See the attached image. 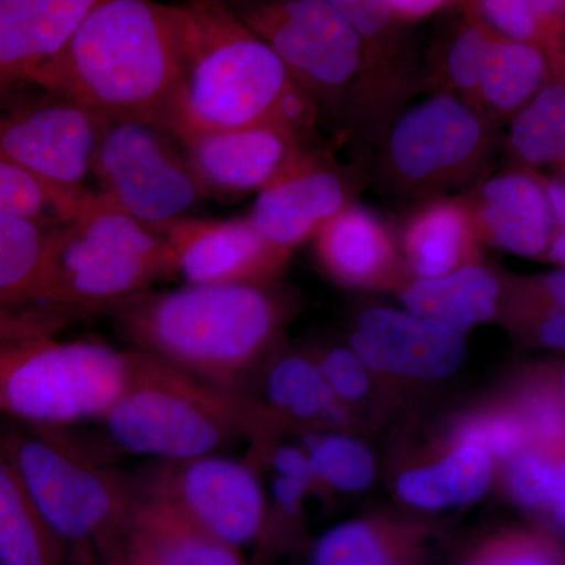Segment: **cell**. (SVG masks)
Returning <instances> with one entry per match:
<instances>
[{
  "mask_svg": "<svg viewBox=\"0 0 565 565\" xmlns=\"http://www.w3.org/2000/svg\"><path fill=\"white\" fill-rule=\"evenodd\" d=\"M297 308L296 296L274 281L150 289L107 310L136 351L236 394L277 351Z\"/></svg>",
  "mask_w": 565,
  "mask_h": 565,
  "instance_id": "cell-1",
  "label": "cell"
},
{
  "mask_svg": "<svg viewBox=\"0 0 565 565\" xmlns=\"http://www.w3.org/2000/svg\"><path fill=\"white\" fill-rule=\"evenodd\" d=\"M32 82L104 120L169 129L182 81L178 6L96 0Z\"/></svg>",
  "mask_w": 565,
  "mask_h": 565,
  "instance_id": "cell-2",
  "label": "cell"
},
{
  "mask_svg": "<svg viewBox=\"0 0 565 565\" xmlns=\"http://www.w3.org/2000/svg\"><path fill=\"white\" fill-rule=\"evenodd\" d=\"M178 10L182 81L169 126L173 136L278 126L316 140L318 106L230 3L193 0Z\"/></svg>",
  "mask_w": 565,
  "mask_h": 565,
  "instance_id": "cell-3",
  "label": "cell"
},
{
  "mask_svg": "<svg viewBox=\"0 0 565 565\" xmlns=\"http://www.w3.org/2000/svg\"><path fill=\"white\" fill-rule=\"evenodd\" d=\"M132 351L128 384L99 418L111 444L126 455L184 462L211 456L241 435L262 444L285 427L262 403Z\"/></svg>",
  "mask_w": 565,
  "mask_h": 565,
  "instance_id": "cell-4",
  "label": "cell"
},
{
  "mask_svg": "<svg viewBox=\"0 0 565 565\" xmlns=\"http://www.w3.org/2000/svg\"><path fill=\"white\" fill-rule=\"evenodd\" d=\"M172 278L173 253L162 234L103 193H82L68 221L47 233L44 305L81 313L107 310Z\"/></svg>",
  "mask_w": 565,
  "mask_h": 565,
  "instance_id": "cell-5",
  "label": "cell"
},
{
  "mask_svg": "<svg viewBox=\"0 0 565 565\" xmlns=\"http://www.w3.org/2000/svg\"><path fill=\"white\" fill-rule=\"evenodd\" d=\"M0 452L29 500L63 545L110 555L136 492L121 476L52 427L17 424L0 435Z\"/></svg>",
  "mask_w": 565,
  "mask_h": 565,
  "instance_id": "cell-6",
  "label": "cell"
},
{
  "mask_svg": "<svg viewBox=\"0 0 565 565\" xmlns=\"http://www.w3.org/2000/svg\"><path fill=\"white\" fill-rule=\"evenodd\" d=\"M504 134L451 93H433L393 121L379 147L377 178L401 199L456 196L493 173Z\"/></svg>",
  "mask_w": 565,
  "mask_h": 565,
  "instance_id": "cell-7",
  "label": "cell"
},
{
  "mask_svg": "<svg viewBox=\"0 0 565 565\" xmlns=\"http://www.w3.org/2000/svg\"><path fill=\"white\" fill-rule=\"evenodd\" d=\"M132 349L95 340L33 338L0 345V414L36 427L99 419L117 401Z\"/></svg>",
  "mask_w": 565,
  "mask_h": 565,
  "instance_id": "cell-8",
  "label": "cell"
},
{
  "mask_svg": "<svg viewBox=\"0 0 565 565\" xmlns=\"http://www.w3.org/2000/svg\"><path fill=\"white\" fill-rule=\"evenodd\" d=\"M234 14L277 54L322 118L349 131L360 39L334 0H247Z\"/></svg>",
  "mask_w": 565,
  "mask_h": 565,
  "instance_id": "cell-9",
  "label": "cell"
},
{
  "mask_svg": "<svg viewBox=\"0 0 565 565\" xmlns=\"http://www.w3.org/2000/svg\"><path fill=\"white\" fill-rule=\"evenodd\" d=\"M90 177L115 206L158 233L191 217L206 196L173 134L151 122L103 118Z\"/></svg>",
  "mask_w": 565,
  "mask_h": 565,
  "instance_id": "cell-10",
  "label": "cell"
},
{
  "mask_svg": "<svg viewBox=\"0 0 565 565\" xmlns=\"http://www.w3.org/2000/svg\"><path fill=\"white\" fill-rule=\"evenodd\" d=\"M103 118L32 81L0 90V162L81 196Z\"/></svg>",
  "mask_w": 565,
  "mask_h": 565,
  "instance_id": "cell-11",
  "label": "cell"
},
{
  "mask_svg": "<svg viewBox=\"0 0 565 565\" xmlns=\"http://www.w3.org/2000/svg\"><path fill=\"white\" fill-rule=\"evenodd\" d=\"M360 39V71L349 131L379 145L426 87V63L414 28L392 20L384 0H334Z\"/></svg>",
  "mask_w": 565,
  "mask_h": 565,
  "instance_id": "cell-12",
  "label": "cell"
},
{
  "mask_svg": "<svg viewBox=\"0 0 565 565\" xmlns=\"http://www.w3.org/2000/svg\"><path fill=\"white\" fill-rule=\"evenodd\" d=\"M145 492L158 494L196 526L225 544H250L267 520L266 498L248 465L204 456L161 462L148 475Z\"/></svg>",
  "mask_w": 565,
  "mask_h": 565,
  "instance_id": "cell-13",
  "label": "cell"
},
{
  "mask_svg": "<svg viewBox=\"0 0 565 565\" xmlns=\"http://www.w3.org/2000/svg\"><path fill=\"white\" fill-rule=\"evenodd\" d=\"M364 182L360 167L344 166L315 145L256 195L247 218L274 247L292 256L323 223L356 202Z\"/></svg>",
  "mask_w": 565,
  "mask_h": 565,
  "instance_id": "cell-14",
  "label": "cell"
},
{
  "mask_svg": "<svg viewBox=\"0 0 565 565\" xmlns=\"http://www.w3.org/2000/svg\"><path fill=\"white\" fill-rule=\"evenodd\" d=\"M174 139L203 192L218 199L258 195L316 145L278 126L184 132Z\"/></svg>",
  "mask_w": 565,
  "mask_h": 565,
  "instance_id": "cell-15",
  "label": "cell"
},
{
  "mask_svg": "<svg viewBox=\"0 0 565 565\" xmlns=\"http://www.w3.org/2000/svg\"><path fill=\"white\" fill-rule=\"evenodd\" d=\"M185 285H263L280 280L292 256L278 250L247 217H188L161 232Z\"/></svg>",
  "mask_w": 565,
  "mask_h": 565,
  "instance_id": "cell-16",
  "label": "cell"
},
{
  "mask_svg": "<svg viewBox=\"0 0 565 565\" xmlns=\"http://www.w3.org/2000/svg\"><path fill=\"white\" fill-rule=\"evenodd\" d=\"M349 348L373 374L399 381H444L467 360L465 338L407 310L371 307L360 311Z\"/></svg>",
  "mask_w": 565,
  "mask_h": 565,
  "instance_id": "cell-17",
  "label": "cell"
},
{
  "mask_svg": "<svg viewBox=\"0 0 565 565\" xmlns=\"http://www.w3.org/2000/svg\"><path fill=\"white\" fill-rule=\"evenodd\" d=\"M456 199L481 247L542 262L556 226L541 185L527 170L509 167Z\"/></svg>",
  "mask_w": 565,
  "mask_h": 565,
  "instance_id": "cell-18",
  "label": "cell"
},
{
  "mask_svg": "<svg viewBox=\"0 0 565 565\" xmlns=\"http://www.w3.org/2000/svg\"><path fill=\"white\" fill-rule=\"evenodd\" d=\"M311 243L323 273L345 288L397 294L414 280L394 233L363 204L351 203L338 212Z\"/></svg>",
  "mask_w": 565,
  "mask_h": 565,
  "instance_id": "cell-19",
  "label": "cell"
},
{
  "mask_svg": "<svg viewBox=\"0 0 565 565\" xmlns=\"http://www.w3.org/2000/svg\"><path fill=\"white\" fill-rule=\"evenodd\" d=\"M96 0H0V90L31 81Z\"/></svg>",
  "mask_w": 565,
  "mask_h": 565,
  "instance_id": "cell-20",
  "label": "cell"
},
{
  "mask_svg": "<svg viewBox=\"0 0 565 565\" xmlns=\"http://www.w3.org/2000/svg\"><path fill=\"white\" fill-rule=\"evenodd\" d=\"M115 553L161 565H247L234 546L218 541L150 492L136 493Z\"/></svg>",
  "mask_w": 565,
  "mask_h": 565,
  "instance_id": "cell-21",
  "label": "cell"
},
{
  "mask_svg": "<svg viewBox=\"0 0 565 565\" xmlns=\"http://www.w3.org/2000/svg\"><path fill=\"white\" fill-rule=\"evenodd\" d=\"M511 274L489 262L433 280L414 278L396 294L404 310L460 334L500 321Z\"/></svg>",
  "mask_w": 565,
  "mask_h": 565,
  "instance_id": "cell-22",
  "label": "cell"
},
{
  "mask_svg": "<svg viewBox=\"0 0 565 565\" xmlns=\"http://www.w3.org/2000/svg\"><path fill=\"white\" fill-rule=\"evenodd\" d=\"M394 237L408 270L422 280L446 277L486 259L456 196L418 203Z\"/></svg>",
  "mask_w": 565,
  "mask_h": 565,
  "instance_id": "cell-23",
  "label": "cell"
},
{
  "mask_svg": "<svg viewBox=\"0 0 565 565\" xmlns=\"http://www.w3.org/2000/svg\"><path fill=\"white\" fill-rule=\"evenodd\" d=\"M497 475L492 457L473 446H452L433 463L408 468L397 476L401 501L424 511L475 503L489 492Z\"/></svg>",
  "mask_w": 565,
  "mask_h": 565,
  "instance_id": "cell-24",
  "label": "cell"
},
{
  "mask_svg": "<svg viewBox=\"0 0 565 565\" xmlns=\"http://www.w3.org/2000/svg\"><path fill=\"white\" fill-rule=\"evenodd\" d=\"M552 76L548 62L537 47L498 35L482 71L473 109L503 129Z\"/></svg>",
  "mask_w": 565,
  "mask_h": 565,
  "instance_id": "cell-25",
  "label": "cell"
},
{
  "mask_svg": "<svg viewBox=\"0 0 565 565\" xmlns=\"http://www.w3.org/2000/svg\"><path fill=\"white\" fill-rule=\"evenodd\" d=\"M503 151L509 167L565 170V77H550L541 92L509 122Z\"/></svg>",
  "mask_w": 565,
  "mask_h": 565,
  "instance_id": "cell-26",
  "label": "cell"
},
{
  "mask_svg": "<svg viewBox=\"0 0 565 565\" xmlns=\"http://www.w3.org/2000/svg\"><path fill=\"white\" fill-rule=\"evenodd\" d=\"M437 57L427 58L424 92L451 93L473 107L490 47L498 33L479 14L475 2H463Z\"/></svg>",
  "mask_w": 565,
  "mask_h": 565,
  "instance_id": "cell-27",
  "label": "cell"
},
{
  "mask_svg": "<svg viewBox=\"0 0 565 565\" xmlns=\"http://www.w3.org/2000/svg\"><path fill=\"white\" fill-rule=\"evenodd\" d=\"M63 548L0 452V565H62Z\"/></svg>",
  "mask_w": 565,
  "mask_h": 565,
  "instance_id": "cell-28",
  "label": "cell"
},
{
  "mask_svg": "<svg viewBox=\"0 0 565 565\" xmlns=\"http://www.w3.org/2000/svg\"><path fill=\"white\" fill-rule=\"evenodd\" d=\"M266 407L282 424L310 423L332 414L337 397L322 381L313 353L275 351L267 360Z\"/></svg>",
  "mask_w": 565,
  "mask_h": 565,
  "instance_id": "cell-29",
  "label": "cell"
},
{
  "mask_svg": "<svg viewBox=\"0 0 565 565\" xmlns=\"http://www.w3.org/2000/svg\"><path fill=\"white\" fill-rule=\"evenodd\" d=\"M51 226L0 212V302L44 305Z\"/></svg>",
  "mask_w": 565,
  "mask_h": 565,
  "instance_id": "cell-30",
  "label": "cell"
},
{
  "mask_svg": "<svg viewBox=\"0 0 565 565\" xmlns=\"http://www.w3.org/2000/svg\"><path fill=\"white\" fill-rule=\"evenodd\" d=\"M479 14L498 35L537 47L553 76L565 77V2L563 0H479Z\"/></svg>",
  "mask_w": 565,
  "mask_h": 565,
  "instance_id": "cell-31",
  "label": "cell"
},
{
  "mask_svg": "<svg viewBox=\"0 0 565 565\" xmlns=\"http://www.w3.org/2000/svg\"><path fill=\"white\" fill-rule=\"evenodd\" d=\"M564 455L527 446L505 460V487L516 503L530 511L544 512L556 526L564 527Z\"/></svg>",
  "mask_w": 565,
  "mask_h": 565,
  "instance_id": "cell-32",
  "label": "cell"
},
{
  "mask_svg": "<svg viewBox=\"0 0 565 565\" xmlns=\"http://www.w3.org/2000/svg\"><path fill=\"white\" fill-rule=\"evenodd\" d=\"M449 444L473 446L492 457L494 463H504L533 445V438L522 416L504 403L462 416L451 427Z\"/></svg>",
  "mask_w": 565,
  "mask_h": 565,
  "instance_id": "cell-33",
  "label": "cell"
},
{
  "mask_svg": "<svg viewBox=\"0 0 565 565\" xmlns=\"http://www.w3.org/2000/svg\"><path fill=\"white\" fill-rule=\"evenodd\" d=\"M307 457L315 486L356 493L367 489L374 481V456L366 446L351 437H322L316 441Z\"/></svg>",
  "mask_w": 565,
  "mask_h": 565,
  "instance_id": "cell-34",
  "label": "cell"
},
{
  "mask_svg": "<svg viewBox=\"0 0 565 565\" xmlns=\"http://www.w3.org/2000/svg\"><path fill=\"white\" fill-rule=\"evenodd\" d=\"M77 200L79 196L47 188L17 167L0 162V212L55 226L68 221Z\"/></svg>",
  "mask_w": 565,
  "mask_h": 565,
  "instance_id": "cell-35",
  "label": "cell"
},
{
  "mask_svg": "<svg viewBox=\"0 0 565 565\" xmlns=\"http://www.w3.org/2000/svg\"><path fill=\"white\" fill-rule=\"evenodd\" d=\"M465 565H563V556L545 534L505 530L476 546Z\"/></svg>",
  "mask_w": 565,
  "mask_h": 565,
  "instance_id": "cell-36",
  "label": "cell"
},
{
  "mask_svg": "<svg viewBox=\"0 0 565 565\" xmlns=\"http://www.w3.org/2000/svg\"><path fill=\"white\" fill-rule=\"evenodd\" d=\"M81 311L52 305H10L0 302V345L33 340V338L55 337Z\"/></svg>",
  "mask_w": 565,
  "mask_h": 565,
  "instance_id": "cell-37",
  "label": "cell"
},
{
  "mask_svg": "<svg viewBox=\"0 0 565 565\" xmlns=\"http://www.w3.org/2000/svg\"><path fill=\"white\" fill-rule=\"evenodd\" d=\"M322 381L337 401L353 404L364 399L373 384V373L349 345H333L322 352H311Z\"/></svg>",
  "mask_w": 565,
  "mask_h": 565,
  "instance_id": "cell-38",
  "label": "cell"
},
{
  "mask_svg": "<svg viewBox=\"0 0 565 565\" xmlns=\"http://www.w3.org/2000/svg\"><path fill=\"white\" fill-rule=\"evenodd\" d=\"M422 537V527L385 522L382 530L343 565H399L414 557L412 555Z\"/></svg>",
  "mask_w": 565,
  "mask_h": 565,
  "instance_id": "cell-39",
  "label": "cell"
},
{
  "mask_svg": "<svg viewBox=\"0 0 565 565\" xmlns=\"http://www.w3.org/2000/svg\"><path fill=\"white\" fill-rule=\"evenodd\" d=\"M526 343L535 348L564 351L565 345V313L564 310L546 311L520 322L512 329Z\"/></svg>",
  "mask_w": 565,
  "mask_h": 565,
  "instance_id": "cell-40",
  "label": "cell"
},
{
  "mask_svg": "<svg viewBox=\"0 0 565 565\" xmlns=\"http://www.w3.org/2000/svg\"><path fill=\"white\" fill-rule=\"evenodd\" d=\"M385 9L392 20L407 28H415L419 22L430 20L437 14L457 11L462 2L449 0H384Z\"/></svg>",
  "mask_w": 565,
  "mask_h": 565,
  "instance_id": "cell-41",
  "label": "cell"
},
{
  "mask_svg": "<svg viewBox=\"0 0 565 565\" xmlns=\"http://www.w3.org/2000/svg\"><path fill=\"white\" fill-rule=\"evenodd\" d=\"M527 172L544 192L553 221H555L556 232L565 230V180L563 174L537 172V170H527Z\"/></svg>",
  "mask_w": 565,
  "mask_h": 565,
  "instance_id": "cell-42",
  "label": "cell"
},
{
  "mask_svg": "<svg viewBox=\"0 0 565 565\" xmlns=\"http://www.w3.org/2000/svg\"><path fill=\"white\" fill-rule=\"evenodd\" d=\"M270 462L278 475L300 479L311 487L315 486L308 457L300 449L292 448V446H280V448L274 449Z\"/></svg>",
  "mask_w": 565,
  "mask_h": 565,
  "instance_id": "cell-43",
  "label": "cell"
},
{
  "mask_svg": "<svg viewBox=\"0 0 565 565\" xmlns=\"http://www.w3.org/2000/svg\"><path fill=\"white\" fill-rule=\"evenodd\" d=\"M310 489L311 486L308 482L278 475L274 481L275 505L282 514L296 515L300 511L305 494Z\"/></svg>",
  "mask_w": 565,
  "mask_h": 565,
  "instance_id": "cell-44",
  "label": "cell"
},
{
  "mask_svg": "<svg viewBox=\"0 0 565 565\" xmlns=\"http://www.w3.org/2000/svg\"><path fill=\"white\" fill-rule=\"evenodd\" d=\"M542 262L556 266V269H564L565 264V230L553 233L552 241H550L548 247Z\"/></svg>",
  "mask_w": 565,
  "mask_h": 565,
  "instance_id": "cell-45",
  "label": "cell"
},
{
  "mask_svg": "<svg viewBox=\"0 0 565 565\" xmlns=\"http://www.w3.org/2000/svg\"><path fill=\"white\" fill-rule=\"evenodd\" d=\"M102 565H161L151 563V561L140 559V557H134L125 555V553H111L109 556H104Z\"/></svg>",
  "mask_w": 565,
  "mask_h": 565,
  "instance_id": "cell-46",
  "label": "cell"
}]
</instances>
